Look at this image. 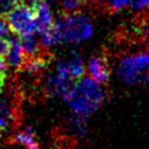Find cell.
Listing matches in <instances>:
<instances>
[{
  "label": "cell",
  "mask_w": 149,
  "mask_h": 149,
  "mask_svg": "<svg viewBox=\"0 0 149 149\" xmlns=\"http://www.w3.org/2000/svg\"><path fill=\"white\" fill-rule=\"evenodd\" d=\"M20 1V0H19ZM23 3H26V5H28V6H31V7H34L35 5H37L40 1H42V0H21Z\"/></svg>",
  "instance_id": "7402d4cb"
},
{
  "label": "cell",
  "mask_w": 149,
  "mask_h": 149,
  "mask_svg": "<svg viewBox=\"0 0 149 149\" xmlns=\"http://www.w3.org/2000/svg\"><path fill=\"white\" fill-rule=\"evenodd\" d=\"M14 141L27 149H38V141L31 127H24L14 134Z\"/></svg>",
  "instance_id": "8fae6325"
},
{
  "label": "cell",
  "mask_w": 149,
  "mask_h": 149,
  "mask_svg": "<svg viewBox=\"0 0 149 149\" xmlns=\"http://www.w3.org/2000/svg\"><path fill=\"white\" fill-rule=\"evenodd\" d=\"M45 1H47V2L49 3V5H51V3H56V2L58 1V0H45Z\"/></svg>",
  "instance_id": "d4e9b609"
},
{
  "label": "cell",
  "mask_w": 149,
  "mask_h": 149,
  "mask_svg": "<svg viewBox=\"0 0 149 149\" xmlns=\"http://www.w3.org/2000/svg\"><path fill=\"white\" fill-rule=\"evenodd\" d=\"M8 126V122L0 115V130H2V129H5L6 127Z\"/></svg>",
  "instance_id": "603a6c76"
},
{
  "label": "cell",
  "mask_w": 149,
  "mask_h": 149,
  "mask_svg": "<svg viewBox=\"0 0 149 149\" xmlns=\"http://www.w3.org/2000/svg\"><path fill=\"white\" fill-rule=\"evenodd\" d=\"M85 70L87 71L88 77L100 85L106 84L107 80L109 79L111 68H109L107 57L102 54H97L92 56L88 59L87 65L85 66Z\"/></svg>",
  "instance_id": "8992f818"
},
{
  "label": "cell",
  "mask_w": 149,
  "mask_h": 149,
  "mask_svg": "<svg viewBox=\"0 0 149 149\" xmlns=\"http://www.w3.org/2000/svg\"><path fill=\"white\" fill-rule=\"evenodd\" d=\"M34 14H35V26L36 33H43L50 29L54 24V14L51 10L50 5L43 0L40 1L37 5L34 6Z\"/></svg>",
  "instance_id": "9c48e42d"
},
{
  "label": "cell",
  "mask_w": 149,
  "mask_h": 149,
  "mask_svg": "<svg viewBox=\"0 0 149 149\" xmlns=\"http://www.w3.org/2000/svg\"><path fill=\"white\" fill-rule=\"evenodd\" d=\"M130 7L132 10L136 14L149 13V0H133Z\"/></svg>",
  "instance_id": "e0dca14e"
},
{
  "label": "cell",
  "mask_w": 149,
  "mask_h": 149,
  "mask_svg": "<svg viewBox=\"0 0 149 149\" xmlns=\"http://www.w3.org/2000/svg\"><path fill=\"white\" fill-rule=\"evenodd\" d=\"M47 65H48V59L44 57V55L38 54L34 57L27 58L22 69H24L26 72H28L29 74H36L42 72Z\"/></svg>",
  "instance_id": "7c38bea8"
},
{
  "label": "cell",
  "mask_w": 149,
  "mask_h": 149,
  "mask_svg": "<svg viewBox=\"0 0 149 149\" xmlns=\"http://www.w3.org/2000/svg\"><path fill=\"white\" fill-rule=\"evenodd\" d=\"M93 2H97V3H99V2H104V1H106V0H92Z\"/></svg>",
  "instance_id": "4316f807"
},
{
  "label": "cell",
  "mask_w": 149,
  "mask_h": 149,
  "mask_svg": "<svg viewBox=\"0 0 149 149\" xmlns=\"http://www.w3.org/2000/svg\"><path fill=\"white\" fill-rule=\"evenodd\" d=\"M57 149H73V148H71V147H64V146H62V147H59V148H57Z\"/></svg>",
  "instance_id": "484cf974"
},
{
  "label": "cell",
  "mask_w": 149,
  "mask_h": 149,
  "mask_svg": "<svg viewBox=\"0 0 149 149\" xmlns=\"http://www.w3.org/2000/svg\"><path fill=\"white\" fill-rule=\"evenodd\" d=\"M19 0H0V16H6L17 5Z\"/></svg>",
  "instance_id": "ac0fdd59"
},
{
  "label": "cell",
  "mask_w": 149,
  "mask_h": 149,
  "mask_svg": "<svg viewBox=\"0 0 149 149\" xmlns=\"http://www.w3.org/2000/svg\"><path fill=\"white\" fill-rule=\"evenodd\" d=\"M21 47L26 54V57H34L38 54H41V47L38 43V40L34 37V35H27L20 37Z\"/></svg>",
  "instance_id": "4fadbf2b"
},
{
  "label": "cell",
  "mask_w": 149,
  "mask_h": 149,
  "mask_svg": "<svg viewBox=\"0 0 149 149\" xmlns=\"http://www.w3.org/2000/svg\"><path fill=\"white\" fill-rule=\"evenodd\" d=\"M6 17L10 31L16 34L19 37L34 35V33H36L34 7L26 3L15 5Z\"/></svg>",
  "instance_id": "277c9868"
},
{
  "label": "cell",
  "mask_w": 149,
  "mask_h": 149,
  "mask_svg": "<svg viewBox=\"0 0 149 149\" xmlns=\"http://www.w3.org/2000/svg\"><path fill=\"white\" fill-rule=\"evenodd\" d=\"M55 71L68 76L72 80H77L84 77L85 73V65L83 62V57L77 51H71L57 63Z\"/></svg>",
  "instance_id": "5b68a950"
},
{
  "label": "cell",
  "mask_w": 149,
  "mask_h": 149,
  "mask_svg": "<svg viewBox=\"0 0 149 149\" xmlns=\"http://www.w3.org/2000/svg\"><path fill=\"white\" fill-rule=\"evenodd\" d=\"M10 37V29L9 26L3 19V16H0V40L1 41H7Z\"/></svg>",
  "instance_id": "d6986e66"
},
{
  "label": "cell",
  "mask_w": 149,
  "mask_h": 149,
  "mask_svg": "<svg viewBox=\"0 0 149 149\" xmlns=\"http://www.w3.org/2000/svg\"><path fill=\"white\" fill-rule=\"evenodd\" d=\"M115 72L123 84H149V50L123 55L116 63Z\"/></svg>",
  "instance_id": "3957f363"
},
{
  "label": "cell",
  "mask_w": 149,
  "mask_h": 149,
  "mask_svg": "<svg viewBox=\"0 0 149 149\" xmlns=\"http://www.w3.org/2000/svg\"><path fill=\"white\" fill-rule=\"evenodd\" d=\"M7 65H6V62L3 59L2 56H0V78L2 79H6V74H7Z\"/></svg>",
  "instance_id": "ffe728a7"
},
{
  "label": "cell",
  "mask_w": 149,
  "mask_h": 149,
  "mask_svg": "<svg viewBox=\"0 0 149 149\" xmlns=\"http://www.w3.org/2000/svg\"><path fill=\"white\" fill-rule=\"evenodd\" d=\"M3 86H5V79L0 78V93H1L2 90H3Z\"/></svg>",
  "instance_id": "cb8c5ba5"
},
{
  "label": "cell",
  "mask_w": 149,
  "mask_h": 149,
  "mask_svg": "<svg viewBox=\"0 0 149 149\" xmlns=\"http://www.w3.org/2000/svg\"><path fill=\"white\" fill-rule=\"evenodd\" d=\"M73 83L74 80H72L68 76L55 71L52 74L48 77L44 92L49 98H56V97L63 98L69 92V90L72 87Z\"/></svg>",
  "instance_id": "ba28073f"
},
{
  "label": "cell",
  "mask_w": 149,
  "mask_h": 149,
  "mask_svg": "<svg viewBox=\"0 0 149 149\" xmlns=\"http://www.w3.org/2000/svg\"><path fill=\"white\" fill-rule=\"evenodd\" d=\"M58 1L64 15L78 13L86 2V0H58Z\"/></svg>",
  "instance_id": "5bb4252c"
},
{
  "label": "cell",
  "mask_w": 149,
  "mask_h": 149,
  "mask_svg": "<svg viewBox=\"0 0 149 149\" xmlns=\"http://www.w3.org/2000/svg\"><path fill=\"white\" fill-rule=\"evenodd\" d=\"M52 30L59 44H80L93 35V23L87 15L78 12L56 20Z\"/></svg>",
  "instance_id": "7a4b0ae2"
},
{
  "label": "cell",
  "mask_w": 149,
  "mask_h": 149,
  "mask_svg": "<svg viewBox=\"0 0 149 149\" xmlns=\"http://www.w3.org/2000/svg\"><path fill=\"white\" fill-rule=\"evenodd\" d=\"M3 59L6 62V65L8 69L13 71H19L23 68L27 57L26 54L21 47L20 40L9 37L7 41V48L3 54Z\"/></svg>",
  "instance_id": "52a82bcc"
},
{
  "label": "cell",
  "mask_w": 149,
  "mask_h": 149,
  "mask_svg": "<svg viewBox=\"0 0 149 149\" xmlns=\"http://www.w3.org/2000/svg\"><path fill=\"white\" fill-rule=\"evenodd\" d=\"M136 34H137V37L143 43L149 45V13H146L142 20L137 23Z\"/></svg>",
  "instance_id": "9a60e30c"
},
{
  "label": "cell",
  "mask_w": 149,
  "mask_h": 149,
  "mask_svg": "<svg viewBox=\"0 0 149 149\" xmlns=\"http://www.w3.org/2000/svg\"><path fill=\"white\" fill-rule=\"evenodd\" d=\"M8 41V40H7ZM7 41H1L0 40V56H3L6 48H7Z\"/></svg>",
  "instance_id": "44dd1931"
},
{
  "label": "cell",
  "mask_w": 149,
  "mask_h": 149,
  "mask_svg": "<svg viewBox=\"0 0 149 149\" xmlns=\"http://www.w3.org/2000/svg\"><path fill=\"white\" fill-rule=\"evenodd\" d=\"M133 0H106L108 9L112 12H120L130 6Z\"/></svg>",
  "instance_id": "2e32d148"
},
{
  "label": "cell",
  "mask_w": 149,
  "mask_h": 149,
  "mask_svg": "<svg viewBox=\"0 0 149 149\" xmlns=\"http://www.w3.org/2000/svg\"><path fill=\"white\" fill-rule=\"evenodd\" d=\"M63 100L74 114L90 116L95 113L105 101V91L102 85L90 77H81L73 83Z\"/></svg>",
  "instance_id": "6da1fadb"
},
{
  "label": "cell",
  "mask_w": 149,
  "mask_h": 149,
  "mask_svg": "<svg viewBox=\"0 0 149 149\" xmlns=\"http://www.w3.org/2000/svg\"><path fill=\"white\" fill-rule=\"evenodd\" d=\"M65 126H66V129L70 132V134L73 137L84 139L87 135L88 126H87V121H86L85 116H81V115L73 113L71 116L68 118Z\"/></svg>",
  "instance_id": "30bf717a"
}]
</instances>
